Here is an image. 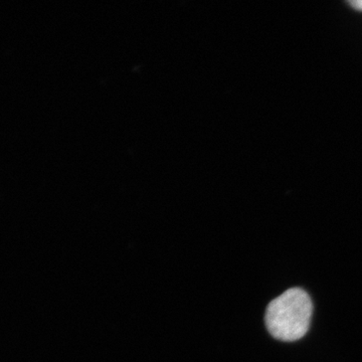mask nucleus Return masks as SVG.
<instances>
[{"instance_id":"obj_1","label":"nucleus","mask_w":362,"mask_h":362,"mask_svg":"<svg viewBox=\"0 0 362 362\" xmlns=\"http://www.w3.org/2000/svg\"><path fill=\"white\" fill-rule=\"evenodd\" d=\"M313 304L300 288H292L274 299L266 311L269 332L281 341L293 342L305 337L310 326Z\"/></svg>"},{"instance_id":"obj_2","label":"nucleus","mask_w":362,"mask_h":362,"mask_svg":"<svg viewBox=\"0 0 362 362\" xmlns=\"http://www.w3.org/2000/svg\"><path fill=\"white\" fill-rule=\"evenodd\" d=\"M350 7V8L354 9V11H357V13H362V0H351V1L345 2Z\"/></svg>"}]
</instances>
